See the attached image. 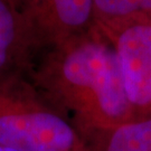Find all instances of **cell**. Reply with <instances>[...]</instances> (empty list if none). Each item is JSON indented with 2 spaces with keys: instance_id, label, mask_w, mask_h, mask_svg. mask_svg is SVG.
Instances as JSON below:
<instances>
[{
  "instance_id": "cell-1",
  "label": "cell",
  "mask_w": 151,
  "mask_h": 151,
  "mask_svg": "<svg viewBox=\"0 0 151 151\" xmlns=\"http://www.w3.org/2000/svg\"><path fill=\"white\" fill-rule=\"evenodd\" d=\"M27 77L84 139L135 118L115 52L97 26L42 50Z\"/></svg>"
},
{
  "instance_id": "cell-2",
  "label": "cell",
  "mask_w": 151,
  "mask_h": 151,
  "mask_svg": "<svg viewBox=\"0 0 151 151\" xmlns=\"http://www.w3.org/2000/svg\"><path fill=\"white\" fill-rule=\"evenodd\" d=\"M0 145L18 151H91L26 75L0 81Z\"/></svg>"
},
{
  "instance_id": "cell-3",
  "label": "cell",
  "mask_w": 151,
  "mask_h": 151,
  "mask_svg": "<svg viewBox=\"0 0 151 151\" xmlns=\"http://www.w3.org/2000/svg\"><path fill=\"white\" fill-rule=\"evenodd\" d=\"M97 27L115 52L134 116L151 115V19L131 17Z\"/></svg>"
},
{
  "instance_id": "cell-4",
  "label": "cell",
  "mask_w": 151,
  "mask_h": 151,
  "mask_svg": "<svg viewBox=\"0 0 151 151\" xmlns=\"http://www.w3.org/2000/svg\"><path fill=\"white\" fill-rule=\"evenodd\" d=\"M26 19L38 54L96 26L94 0H14Z\"/></svg>"
},
{
  "instance_id": "cell-5",
  "label": "cell",
  "mask_w": 151,
  "mask_h": 151,
  "mask_svg": "<svg viewBox=\"0 0 151 151\" xmlns=\"http://www.w3.org/2000/svg\"><path fill=\"white\" fill-rule=\"evenodd\" d=\"M38 55L30 29L14 0H0V81L26 75Z\"/></svg>"
},
{
  "instance_id": "cell-6",
  "label": "cell",
  "mask_w": 151,
  "mask_h": 151,
  "mask_svg": "<svg viewBox=\"0 0 151 151\" xmlns=\"http://www.w3.org/2000/svg\"><path fill=\"white\" fill-rule=\"evenodd\" d=\"M84 140L91 151H151V115L94 132Z\"/></svg>"
},
{
  "instance_id": "cell-7",
  "label": "cell",
  "mask_w": 151,
  "mask_h": 151,
  "mask_svg": "<svg viewBox=\"0 0 151 151\" xmlns=\"http://www.w3.org/2000/svg\"><path fill=\"white\" fill-rule=\"evenodd\" d=\"M131 17H147L151 19V0H94L96 26Z\"/></svg>"
},
{
  "instance_id": "cell-8",
  "label": "cell",
  "mask_w": 151,
  "mask_h": 151,
  "mask_svg": "<svg viewBox=\"0 0 151 151\" xmlns=\"http://www.w3.org/2000/svg\"><path fill=\"white\" fill-rule=\"evenodd\" d=\"M0 151H18L16 149H12V148H9V147H6L0 145Z\"/></svg>"
}]
</instances>
